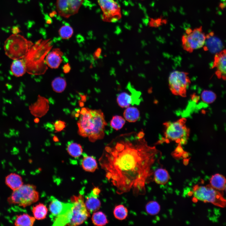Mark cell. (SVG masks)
<instances>
[{
	"mask_svg": "<svg viewBox=\"0 0 226 226\" xmlns=\"http://www.w3.org/2000/svg\"><path fill=\"white\" fill-rule=\"evenodd\" d=\"M206 40V35L202 26L194 28H187L181 38L183 49L189 53L203 47Z\"/></svg>",
	"mask_w": 226,
	"mask_h": 226,
	"instance_id": "ba28073f",
	"label": "cell"
},
{
	"mask_svg": "<svg viewBox=\"0 0 226 226\" xmlns=\"http://www.w3.org/2000/svg\"><path fill=\"white\" fill-rule=\"evenodd\" d=\"M97 196L92 191L86 198L85 203L87 209L90 213L98 210L100 207L101 203L97 198Z\"/></svg>",
	"mask_w": 226,
	"mask_h": 226,
	"instance_id": "7402d4cb",
	"label": "cell"
},
{
	"mask_svg": "<svg viewBox=\"0 0 226 226\" xmlns=\"http://www.w3.org/2000/svg\"><path fill=\"white\" fill-rule=\"evenodd\" d=\"M71 203L62 202L54 197L51 198L49 209L51 218H56L62 213L69 206Z\"/></svg>",
	"mask_w": 226,
	"mask_h": 226,
	"instance_id": "ac0fdd59",
	"label": "cell"
},
{
	"mask_svg": "<svg viewBox=\"0 0 226 226\" xmlns=\"http://www.w3.org/2000/svg\"><path fill=\"white\" fill-rule=\"evenodd\" d=\"M201 97L203 102L208 104L213 103L216 98V95L214 92L207 90H204L202 92Z\"/></svg>",
	"mask_w": 226,
	"mask_h": 226,
	"instance_id": "836d02e7",
	"label": "cell"
},
{
	"mask_svg": "<svg viewBox=\"0 0 226 226\" xmlns=\"http://www.w3.org/2000/svg\"><path fill=\"white\" fill-rule=\"evenodd\" d=\"M54 124L56 132H59L62 130L66 127L65 122L60 120L56 121Z\"/></svg>",
	"mask_w": 226,
	"mask_h": 226,
	"instance_id": "74e56055",
	"label": "cell"
},
{
	"mask_svg": "<svg viewBox=\"0 0 226 226\" xmlns=\"http://www.w3.org/2000/svg\"><path fill=\"white\" fill-rule=\"evenodd\" d=\"M113 213L115 218L120 220H122L125 219L127 216L128 210L124 206L120 205L116 207Z\"/></svg>",
	"mask_w": 226,
	"mask_h": 226,
	"instance_id": "1f68e13d",
	"label": "cell"
},
{
	"mask_svg": "<svg viewBox=\"0 0 226 226\" xmlns=\"http://www.w3.org/2000/svg\"><path fill=\"white\" fill-rule=\"evenodd\" d=\"M71 70V67L70 65L68 63L65 64L63 67V70L65 73H67L69 72Z\"/></svg>",
	"mask_w": 226,
	"mask_h": 226,
	"instance_id": "60d3db41",
	"label": "cell"
},
{
	"mask_svg": "<svg viewBox=\"0 0 226 226\" xmlns=\"http://www.w3.org/2000/svg\"><path fill=\"white\" fill-rule=\"evenodd\" d=\"M92 223L95 225L103 226L108 223L105 214L102 212L99 211L93 213L92 217Z\"/></svg>",
	"mask_w": 226,
	"mask_h": 226,
	"instance_id": "f1b7e54d",
	"label": "cell"
},
{
	"mask_svg": "<svg viewBox=\"0 0 226 226\" xmlns=\"http://www.w3.org/2000/svg\"><path fill=\"white\" fill-rule=\"evenodd\" d=\"M39 198V194L35 186L26 184L13 191L8 198V202L10 204L25 207L36 202Z\"/></svg>",
	"mask_w": 226,
	"mask_h": 226,
	"instance_id": "52a82bcc",
	"label": "cell"
},
{
	"mask_svg": "<svg viewBox=\"0 0 226 226\" xmlns=\"http://www.w3.org/2000/svg\"><path fill=\"white\" fill-rule=\"evenodd\" d=\"M145 208L148 213L151 215H154L159 213L160 210V207L157 202L151 201L146 205Z\"/></svg>",
	"mask_w": 226,
	"mask_h": 226,
	"instance_id": "d6a6232c",
	"label": "cell"
},
{
	"mask_svg": "<svg viewBox=\"0 0 226 226\" xmlns=\"http://www.w3.org/2000/svg\"><path fill=\"white\" fill-rule=\"evenodd\" d=\"M92 191L94 194L98 195L100 192V190L98 188L95 187Z\"/></svg>",
	"mask_w": 226,
	"mask_h": 226,
	"instance_id": "b9f144b4",
	"label": "cell"
},
{
	"mask_svg": "<svg viewBox=\"0 0 226 226\" xmlns=\"http://www.w3.org/2000/svg\"><path fill=\"white\" fill-rule=\"evenodd\" d=\"M6 184L13 191L20 187L23 185L22 178L19 175L11 173L5 178Z\"/></svg>",
	"mask_w": 226,
	"mask_h": 226,
	"instance_id": "d6986e66",
	"label": "cell"
},
{
	"mask_svg": "<svg viewBox=\"0 0 226 226\" xmlns=\"http://www.w3.org/2000/svg\"><path fill=\"white\" fill-rule=\"evenodd\" d=\"M212 68L216 69L215 74L219 78L226 80V49L216 54Z\"/></svg>",
	"mask_w": 226,
	"mask_h": 226,
	"instance_id": "5bb4252c",
	"label": "cell"
},
{
	"mask_svg": "<svg viewBox=\"0 0 226 226\" xmlns=\"http://www.w3.org/2000/svg\"><path fill=\"white\" fill-rule=\"evenodd\" d=\"M73 203H71L68 208L62 213L58 215L54 219L53 226L67 225L72 217V208Z\"/></svg>",
	"mask_w": 226,
	"mask_h": 226,
	"instance_id": "ffe728a7",
	"label": "cell"
},
{
	"mask_svg": "<svg viewBox=\"0 0 226 226\" xmlns=\"http://www.w3.org/2000/svg\"><path fill=\"white\" fill-rule=\"evenodd\" d=\"M32 211L35 218L41 220L46 217L48 209L45 205L40 203L33 207Z\"/></svg>",
	"mask_w": 226,
	"mask_h": 226,
	"instance_id": "83f0119b",
	"label": "cell"
},
{
	"mask_svg": "<svg viewBox=\"0 0 226 226\" xmlns=\"http://www.w3.org/2000/svg\"><path fill=\"white\" fill-rule=\"evenodd\" d=\"M102 12V20L108 23H115L121 18L120 5L114 0H98Z\"/></svg>",
	"mask_w": 226,
	"mask_h": 226,
	"instance_id": "8fae6325",
	"label": "cell"
},
{
	"mask_svg": "<svg viewBox=\"0 0 226 226\" xmlns=\"http://www.w3.org/2000/svg\"><path fill=\"white\" fill-rule=\"evenodd\" d=\"M67 149L69 154L75 158L79 157L83 153L81 146L77 143L72 142L69 143Z\"/></svg>",
	"mask_w": 226,
	"mask_h": 226,
	"instance_id": "f546056e",
	"label": "cell"
},
{
	"mask_svg": "<svg viewBox=\"0 0 226 226\" xmlns=\"http://www.w3.org/2000/svg\"><path fill=\"white\" fill-rule=\"evenodd\" d=\"M101 51V49L100 48H98L93 54L94 58L96 60L100 56Z\"/></svg>",
	"mask_w": 226,
	"mask_h": 226,
	"instance_id": "f35d334b",
	"label": "cell"
},
{
	"mask_svg": "<svg viewBox=\"0 0 226 226\" xmlns=\"http://www.w3.org/2000/svg\"><path fill=\"white\" fill-rule=\"evenodd\" d=\"M166 21L162 18H151L149 22L148 25L151 27H158L165 24Z\"/></svg>",
	"mask_w": 226,
	"mask_h": 226,
	"instance_id": "8d00e7d4",
	"label": "cell"
},
{
	"mask_svg": "<svg viewBox=\"0 0 226 226\" xmlns=\"http://www.w3.org/2000/svg\"><path fill=\"white\" fill-rule=\"evenodd\" d=\"M194 198L204 202H208L220 207H226V199L223 192L213 188L210 184L205 186L198 185L193 188Z\"/></svg>",
	"mask_w": 226,
	"mask_h": 226,
	"instance_id": "8992f818",
	"label": "cell"
},
{
	"mask_svg": "<svg viewBox=\"0 0 226 226\" xmlns=\"http://www.w3.org/2000/svg\"><path fill=\"white\" fill-rule=\"evenodd\" d=\"M50 39H41L34 43L23 58L25 63L26 72L33 75L44 74L48 69L45 57L53 46Z\"/></svg>",
	"mask_w": 226,
	"mask_h": 226,
	"instance_id": "3957f363",
	"label": "cell"
},
{
	"mask_svg": "<svg viewBox=\"0 0 226 226\" xmlns=\"http://www.w3.org/2000/svg\"><path fill=\"white\" fill-rule=\"evenodd\" d=\"M59 34L60 37L64 39L70 38L72 36L73 30V28L69 25H64L59 29Z\"/></svg>",
	"mask_w": 226,
	"mask_h": 226,
	"instance_id": "e575fe53",
	"label": "cell"
},
{
	"mask_svg": "<svg viewBox=\"0 0 226 226\" xmlns=\"http://www.w3.org/2000/svg\"><path fill=\"white\" fill-rule=\"evenodd\" d=\"M203 47L204 50L217 53L222 50L223 45L221 40L215 35L213 32H211L206 35Z\"/></svg>",
	"mask_w": 226,
	"mask_h": 226,
	"instance_id": "2e32d148",
	"label": "cell"
},
{
	"mask_svg": "<svg viewBox=\"0 0 226 226\" xmlns=\"http://www.w3.org/2000/svg\"><path fill=\"white\" fill-rule=\"evenodd\" d=\"M123 116L127 121L131 122L137 121L140 117L138 109L134 107H128L123 112Z\"/></svg>",
	"mask_w": 226,
	"mask_h": 226,
	"instance_id": "4316f807",
	"label": "cell"
},
{
	"mask_svg": "<svg viewBox=\"0 0 226 226\" xmlns=\"http://www.w3.org/2000/svg\"><path fill=\"white\" fill-rule=\"evenodd\" d=\"M132 94L123 92L119 94L116 100L118 105L121 108H126L131 105H138L140 103V94L135 90L130 88Z\"/></svg>",
	"mask_w": 226,
	"mask_h": 226,
	"instance_id": "4fadbf2b",
	"label": "cell"
},
{
	"mask_svg": "<svg viewBox=\"0 0 226 226\" xmlns=\"http://www.w3.org/2000/svg\"><path fill=\"white\" fill-rule=\"evenodd\" d=\"M81 164L84 170L89 172H94L97 168L96 161L93 156H84L81 161Z\"/></svg>",
	"mask_w": 226,
	"mask_h": 226,
	"instance_id": "cb8c5ba5",
	"label": "cell"
},
{
	"mask_svg": "<svg viewBox=\"0 0 226 226\" xmlns=\"http://www.w3.org/2000/svg\"><path fill=\"white\" fill-rule=\"evenodd\" d=\"M67 85L66 82L63 78L57 77L54 78L51 83L53 90L58 93H62L65 89Z\"/></svg>",
	"mask_w": 226,
	"mask_h": 226,
	"instance_id": "4dcf8cb0",
	"label": "cell"
},
{
	"mask_svg": "<svg viewBox=\"0 0 226 226\" xmlns=\"http://www.w3.org/2000/svg\"><path fill=\"white\" fill-rule=\"evenodd\" d=\"M210 185L214 188L222 191L225 189L226 186V178L224 176L219 173L214 174L209 180Z\"/></svg>",
	"mask_w": 226,
	"mask_h": 226,
	"instance_id": "44dd1931",
	"label": "cell"
},
{
	"mask_svg": "<svg viewBox=\"0 0 226 226\" xmlns=\"http://www.w3.org/2000/svg\"><path fill=\"white\" fill-rule=\"evenodd\" d=\"M168 83L169 88L173 94L186 97L187 89L191 83L189 73L184 71H173L169 77Z\"/></svg>",
	"mask_w": 226,
	"mask_h": 226,
	"instance_id": "9c48e42d",
	"label": "cell"
},
{
	"mask_svg": "<svg viewBox=\"0 0 226 226\" xmlns=\"http://www.w3.org/2000/svg\"><path fill=\"white\" fill-rule=\"evenodd\" d=\"M225 190L226 191V187H225Z\"/></svg>",
	"mask_w": 226,
	"mask_h": 226,
	"instance_id": "f6af8a7d",
	"label": "cell"
},
{
	"mask_svg": "<svg viewBox=\"0 0 226 226\" xmlns=\"http://www.w3.org/2000/svg\"><path fill=\"white\" fill-rule=\"evenodd\" d=\"M35 218L28 214L23 213L17 216L14 224L16 226H32L34 223Z\"/></svg>",
	"mask_w": 226,
	"mask_h": 226,
	"instance_id": "484cf974",
	"label": "cell"
},
{
	"mask_svg": "<svg viewBox=\"0 0 226 226\" xmlns=\"http://www.w3.org/2000/svg\"><path fill=\"white\" fill-rule=\"evenodd\" d=\"M63 52L59 48L53 49L46 56L45 61L47 65L54 69L58 68L62 62Z\"/></svg>",
	"mask_w": 226,
	"mask_h": 226,
	"instance_id": "e0dca14e",
	"label": "cell"
},
{
	"mask_svg": "<svg viewBox=\"0 0 226 226\" xmlns=\"http://www.w3.org/2000/svg\"><path fill=\"white\" fill-rule=\"evenodd\" d=\"M31 114L36 117H41L45 115L49 109V102L46 98L40 95L37 100L29 106Z\"/></svg>",
	"mask_w": 226,
	"mask_h": 226,
	"instance_id": "9a60e30c",
	"label": "cell"
},
{
	"mask_svg": "<svg viewBox=\"0 0 226 226\" xmlns=\"http://www.w3.org/2000/svg\"><path fill=\"white\" fill-rule=\"evenodd\" d=\"M144 134L132 132L116 137L106 145L99 159L105 176L121 194L132 191L143 195L152 167L159 151L149 146Z\"/></svg>",
	"mask_w": 226,
	"mask_h": 226,
	"instance_id": "6da1fadb",
	"label": "cell"
},
{
	"mask_svg": "<svg viewBox=\"0 0 226 226\" xmlns=\"http://www.w3.org/2000/svg\"><path fill=\"white\" fill-rule=\"evenodd\" d=\"M33 44L21 35L13 34L5 40L4 48L6 55L13 60L23 58Z\"/></svg>",
	"mask_w": 226,
	"mask_h": 226,
	"instance_id": "5b68a950",
	"label": "cell"
},
{
	"mask_svg": "<svg viewBox=\"0 0 226 226\" xmlns=\"http://www.w3.org/2000/svg\"><path fill=\"white\" fill-rule=\"evenodd\" d=\"M125 123V119L121 116H115L112 117L110 121L111 126L116 130L121 129Z\"/></svg>",
	"mask_w": 226,
	"mask_h": 226,
	"instance_id": "d590c367",
	"label": "cell"
},
{
	"mask_svg": "<svg viewBox=\"0 0 226 226\" xmlns=\"http://www.w3.org/2000/svg\"><path fill=\"white\" fill-rule=\"evenodd\" d=\"M72 208V217L67 224L69 226H77L83 223L90 215L84 202L83 196L79 195L73 197Z\"/></svg>",
	"mask_w": 226,
	"mask_h": 226,
	"instance_id": "30bf717a",
	"label": "cell"
},
{
	"mask_svg": "<svg viewBox=\"0 0 226 226\" xmlns=\"http://www.w3.org/2000/svg\"><path fill=\"white\" fill-rule=\"evenodd\" d=\"M13 74L17 77L23 76L26 72L25 63L23 59L13 60L10 67Z\"/></svg>",
	"mask_w": 226,
	"mask_h": 226,
	"instance_id": "603a6c76",
	"label": "cell"
},
{
	"mask_svg": "<svg viewBox=\"0 0 226 226\" xmlns=\"http://www.w3.org/2000/svg\"><path fill=\"white\" fill-rule=\"evenodd\" d=\"M12 30L13 34H18L20 32L19 30L18 27L13 28Z\"/></svg>",
	"mask_w": 226,
	"mask_h": 226,
	"instance_id": "7bdbcfd3",
	"label": "cell"
},
{
	"mask_svg": "<svg viewBox=\"0 0 226 226\" xmlns=\"http://www.w3.org/2000/svg\"><path fill=\"white\" fill-rule=\"evenodd\" d=\"M39 121V119L37 118L35 120V122L37 123Z\"/></svg>",
	"mask_w": 226,
	"mask_h": 226,
	"instance_id": "ee69618b",
	"label": "cell"
},
{
	"mask_svg": "<svg viewBox=\"0 0 226 226\" xmlns=\"http://www.w3.org/2000/svg\"><path fill=\"white\" fill-rule=\"evenodd\" d=\"M186 119L183 118L175 121L164 123V137L157 143H169L173 141L180 145L185 144L188 139L190 131L186 125Z\"/></svg>",
	"mask_w": 226,
	"mask_h": 226,
	"instance_id": "277c9868",
	"label": "cell"
},
{
	"mask_svg": "<svg viewBox=\"0 0 226 226\" xmlns=\"http://www.w3.org/2000/svg\"><path fill=\"white\" fill-rule=\"evenodd\" d=\"M84 0H56V7L60 16L68 18L77 13Z\"/></svg>",
	"mask_w": 226,
	"mask_h": 226,
	"instance_id": "7c38bea8",
	"label": "cell"
},
{
	"mask_svg": "<svg viewBox=\"0 0 226 226\" xmlns=\"http://www.w3.org/2000/svg\"><path fill=\"white\" fill-rule=\"evenodd\" d=\"M170 175L165 169L160 168L157 169L154 173V180L157 184L164 185L168 181Z\"/></svg>",
	"mask_w": 226,
	"mask_h": 226,
	"instance_id": "d4e9b609",
	"label": "cell"
},
{
	"mask_svg": "<svg viewBox=\"0 0 226 226\" xmlns=\"http://www.w3.org/2000/svg\"><path fill=\"white\" fill-rule=\"evenodd\" d=\"M191 100L196 103H197L200 99L199 96L196 95L195 93H193L191 95Z\"/></svg>",
	"mask_w": 226,
	"mask_h": 226,
	"instance_id": "ab89813d",
	"label": "cell"
},
{
	"mask_svg": "<svg viewBox=\"0 0 226 226\" xmlns=\"http://www.w3.org/2000/svg\"><path fill=\"white\" fill-rule=\"evenodd\" d=\"M78 116L77 125L80 135L88 137L92 142L103 138L107 123L102 110L83 107L81 109Z\"/></svg>",
	"mask_w": 226,
	"mask_h": 226,
	"instance_id": "7a4b0ae2",
	"label": "cell"
}]
</instances>
